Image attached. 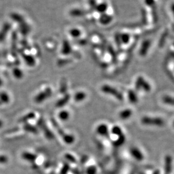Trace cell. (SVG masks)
Instances as JSON below:
<instances>
[{
    "mask_svg": "<svg viewBox=\"0 0 174 174\" xmlns=\"http://www.w3.org/2000/svg\"></svg>",
    "mask_w": 174,
    "mask_h": 174,
    "instance_id": "2e32d148",
    "label": "cell"
},
{
    "mask_svg": "<svg viewBox=\"0 0 174 174\" xmlns=\"http://www.w3.org/2000/svg\"><path fill=\"white\" fill-rule=\"evenodd\" d=\"M128 98H129V101L132 104H136L138 101L137 95H136L134 91L132 90H130L128 92Z\"/></svg>",
    "mask_w": 174,
    "mask_h": 174,
    "instance_id": "5b68a950",
    "label": "cell"
},
{
    "mask_svg": "<svg viewBox=\"0 0 174 174\" xmlns=\"http://www.w3.org/2000/svg\"><path fill=\"white\" fill-rule=\"evenodd\" d=\"M136 89L137 90L142 89L146 92H149L151 90V86L142 76H139L135 83Z\"/></svg>",
    "mask_w": 174,
    "mask_h": 174,
    "instance_id": "7a4b0ae2",
    "label": "cell"
},
{
    "mask_svg": "<svg viewBox=\"0 0 174 174\" xmlns=\"http://www.w3.org/2000/svg\"><path fill=\"white\" fill-rule=\"evenodd\" d=\"M76 98H77V100H79V98L80 100H83L84 98V95L83 93H81V94H78L77 95H76Z\"/></svg>",
    "mask_w": 174,
    "mask_h": 174,
    "instance_id": "4fadbf2b",
    "label": "cell"
},
{
    "mask_svg": "<svg viewBox=\"0 0 174 174\" xmlns=\"http://www.w3.org/2000/svg\"><path fill=\"white\" fill-rule=\"evenodd\" d=\"M132 111L129 109H126V110H124L123 111L121 112L120 113V118H122V119H128L129 118L131 115H132Z\"/></svg>",
    "mask_w": 174,
    "mask_h": 174,
    "instance_id": "52a82bcc",
    "label": "cell"
},
{
    "mask_svg": "<svg viewBox=\"0 0 174 174\" xmlns=\"http://www.w3.org/2000/svg\"><path fill=\"white\" fill-rule=\"evenodd\" d=\"M2 125H3V123H2V120H0V127H1L2 126Z\"/></svg>",
    "mask_w": 174,
    "mask_h": 174,
    "instance_id": "5bb4252c",
    "label": "cell"
},
{
    "mask_svg": "<svg viewBox=\"0 0 174 174\" xmlns=\"http://www.w3.org/2000/svg\"><path fill=\"white\" fill-rule=\"evenodd\" d=\"M125 141V137L123 135L119 136V137L117 140L115 142V145L116 146H120L122 145Z\"/></svg>",
    "mask_w": 174,
    "mask_h": 174,
    "instance_id": "8fae6325",
    "label": "cell"
},
{
    "mask_svg": "<svg viewBox=\"0 0 174 174\" xmlns=\"http://www.w3.org/2000/svg\"><path fill=\"white\" fill-rule=\"evenodd\" d=\"M98 132L102 135H106L108 132V129L106 125H101L97 128Z\"/></svg>",
    "mask_w": 174,
    "mask_h": 174,
    "instance_id": "9c48e42d",
    "label": "cell"
},
{
    "mask_svg": "<svg viewBox=\"0 0 174 174\" xmlns=\"http://www.w3.org/2000/svg\"><path fill=\"white\" fill-rule=\"evenodd\" d=\"M131 153L134 157L138 159H141L143 157V156H142L141 152L137 148H132L131 149Z\"/></svg>",
    "mask_w": 174,
    "mask_h": 174,
    "instance_id": "277c9868",
    "label": "cell"
},
{
    "mask_svg": "<svg viewBox=\"0 0 174 174\" xmlns=\"http://www.w3.org/2000/svg\"><path fill=\"white\" fill-rule=\"evenodd\" d=\"M2 85V80L0 79V86H1Z\"/></svg>",
    "mask_w": 174,
    "mask_h": 174,
    "instance_id": "9a60e30c",
    "label": "cell"
},
{
    "mask_svg": "<svg viewBox=\"0 0 174 174\" xmlns=\"http://www.w3.org/2000/svg\"><path fill=\"white\" fill-rule=\"evenodd\" d=\"M112 133L113 134L118 135L119 136L120 135H123L122 129H120V128L118 126H115L112 128Z\"/></svg>",
    "mask_w": 174,
    "mask_h": 174,
    "instance_id": "30bf717a",
    "label": "cell"
},
{
    "mask_svg": "<svg viewBox=\"0 0 174 174\" xmlns=\"http://www.w3.org/2000/svg\"><path fill=\"white\" fill-rule=\"evenodd\" d=\"M10 98L9 95L4 92L0 93V103L7 104L9 102Z\"/></svg>",
    "mask_w": 174,
    "mask_h": 174,
    "instance_id": "8992f818",
    "label": "cell"
},
{
    "mask_svg": "<svg viewBox=\"0 0 174 174\" xmlns=\"http://www.w3.org/2000/svg\"><path fill=\"white\" fill-rule=\"evenodd\" d=\"M69 117V114H68V112H61L60 115H59V117L61 119H62V120H66Z\"/></svg>",
    "mask_w": 174,
    "mask_h": 174,
    "instance_id": "7c38bea8",
    "label": "cell"
},
{
    "mask_svg": "<svg viewBox=\"0 0 174 174\" xmlns=\"http://www.w3.org/2000/svg\"><path fill=\"white\" fill-rule=\"evenodd\" d=\"M162 101L166 104L174 106V97L169 95H165L163 97Z\"/></svg>",
    "mask_w": 174,
    "mask_h": 174,
    "instance_id": "ba28073f",
    "label": "cell"
},
{
    "mask_svg": "<svg viewBox=\"0 0 174 174\" xmlns=\"http://www.w3.org/2000/svg\"><path fill=\"white\" fill-rule=\"evenodd\" d=\"M102 90L105 92V93H109L112 95L115 96L117 99L119 100H122L123 99V97L122 95L115 88H113L112 87L108 86V85H105L102 87Z\"/></svg>",
    "mask_w": 174,
    "mask_h": 174,
    "instance_id": "3957f363",
    "label": "cell"
},
{
    "mask_svg": "<svg viewBox=\"0 0 174 174\" xmlns=\"http://www.w3.org/2000/svg\"><path fill=\"white\" fill-rule=\"evenodd\" d=\"M141 123L147 126H162L164 124V120L160 118H153L149 117H144L141 119Z\"/></svg>",
    "mask_w": 174,
    "mask_h": 174,
    "instance_id": "6da1fadb",
    "label": "cell"
}]
</instances>
